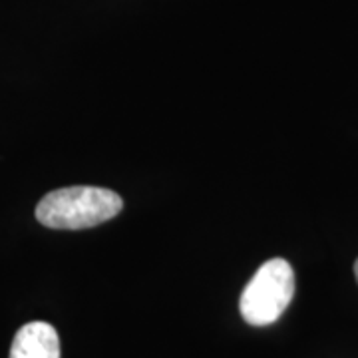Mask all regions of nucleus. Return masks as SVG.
<instances>
[{
  "instance_id": "1",
  "label": "nucleus",
  "mask_w": 358,
  "mask_h": 358,
  "mask_svg": "<svg viewBox=\"0 0 358 358\" xmlns=\"http://www.w3.org/2000/svg\"><path fill=\"white\" fill-rule=\"evenodd\" d=\"M122 197L106 187L74 185L50 192L36 205V219L50 229H88L114 219Z\"/></svg>"
},
{
  "instance_id": "2",
  "label": "nucleus",
  "mask_w": 358,
  "mask_h": 358,
  "mask_svg": "<svg viewBox=\"0 0 358 358\" xmlns=\"http://www.w3.org/2000/svg\"><path fill=\"white\" fill-rule=\"evenodd\" d=\"M294 294V271L285 259L265 261L247 282L239 310L245 322L267 327L279 320Z\"/></svg>"
},
{
  "instance_id": "3",
  "label": "nucleus",
  "mask_w": 358,
  "mask_h": 358,
  "mask_svg": "<svg viewBox=\"0 0 358 358\" xmlns=\"http://www.w3.org/2000/svg\"><path fill=\"white\" fill-rule=\"evenodd\" d=\"M10 358H60V338L56 329L42 320L24 324L14 336Z\"/></svg>"
},
{
  "instance_id": "4",
  "label": "nucleus",
  "mask_w": 358,
  "mask_h": 358,
  "mask_svg": "<svg viewBox=\"0 0 358 358\" xmlns=\"http://www.w3.org/2000/svg\"><path fill=\"white\" fill-rule=\"evenodd\" d=\"M355 277H357V281H358V259H357V263H355Z\"/></svg>"
}]
</instances>
